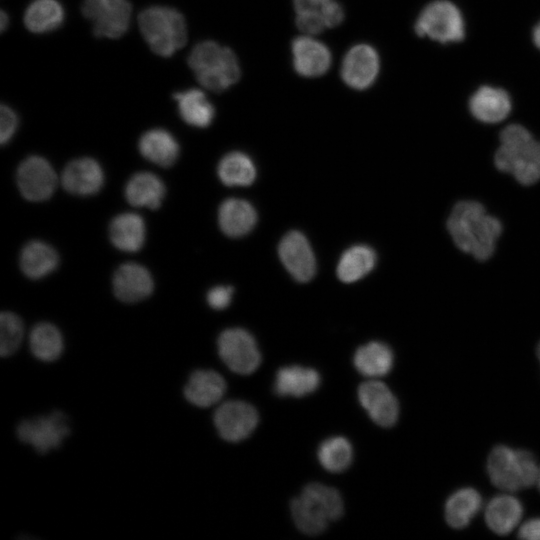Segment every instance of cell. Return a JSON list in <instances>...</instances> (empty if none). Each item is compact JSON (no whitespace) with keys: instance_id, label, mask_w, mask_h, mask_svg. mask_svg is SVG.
I'll list each match as a JSON object with an SVG mask.
<instances>
[{"instance_id":"6da1fadb","label":"cell","mask_w":540,"mask_h":540,"mask_svg":"<svg viewBox=\"0 0 540 540\" xmlns=\"http://www.w3.org/2000/svg\"><path fill=\"white\" fill-rule=\"evenodd\" d=\"M447 229L460 250L484 261L495 251L502 224L489 215L481 203L464 200L453 207L447 220Z\"/></svg>"},{"instance_id":"7a4b0ae2","label":"cell","mask_w":540,"mask_h":540,"mask_svg":"<svg viewBox=\"0 0 540 540\" xmlns=\"http://www.w3.org/2000/svg\"><path fill=\"white\" fill-rule=\"evenodd\" d=\"M494 159L500 171L512 174L523 185L540 180V141L520 124L502 130Z\"/></svg>"},{"instance_id":"3957f363","label":"cell","mask_w":540,"mask_h":540,"mask_svg":"<svg viewBox=\"0 0 540 540\" xmlns=\"http://www.w3.org/2000/svg\"><path fill=\"white\" fill-rule=\"evenodd\" d=\"M292 518L297 528L308 535L325 531L330 521L339 519L344 511L340 493L320 483L306 485L290 503Z\"/></svg>"},{"instance_id":"277c9868","label":"cell","mask_w":540,"mask_h":540,"mask_svg":"<svg viewBox=\"0 0 540 540\" xmlns=\"http://www.w3.org/2000/svg\"><path fill=\"white\" fill-rule=\"evenodd\" d=\"M188 65L205 88L221 92L235 84L241 75L235 53L215 41H203L191 50Z\"/></svg>"},{"instance_id":"5b68a950","label":"cell","mask_w":540,"mask_h":540,"mask_svg":"<svg viewBox=\"0 0 540 540\" xmlns=\"http://www.w3.org/2000/svg\"><path fill=\"white\" fill-rule=\"evenodd\" d=\"M141 34L157 55L170 57L187 41V26L184 16L168 6H150L138 16Z\"/></svg>"},{"instance_id":"8992f818","label":"cell","mask_w":540,"mask_h":540,"mask_svg":"<svg viewBox=\"0 0 540 540\" xmlns=\"http://www.w3.org/2000/svg\"><path fill=\"white\" fill-rule=\"evenodd\" d=\"M487 472L494 486L515 492L537 484L539 466L531 452L498 445L488 456Z\"/></svg>"},{"instance_id":"52a82bcc","label":"cell","mask_w":540,"mask_h":540,"mask_svg":"<svg viewBox=\"0 0 540 540\" xmlns=\"http://www.w3.org/2000/svg\"><path fill=\"white\" fill-rule=\"evenodd\" d=\"M415 32L418 36L440 43L458 42L465 36L464 18L452 2L436 0L429 3L419 14Z\"/></svg>"},{"instance_id":"ba28073f","label":"cell","mask_w":540,"mask_h":540,"mask_svg":"<svg viewBox=\"0 0 540 540\" xmlns=\"http://www.w3.org/2000/svg\"><path fill=\"white\" fill-rule=\"evenodd\" d=\"M81 10L97 37L119 38L129 28L132 6L128 0H83Z\"/></svg>"},{"instance_id":"9c48e42d","label":"cell","mask_w":540,"mask_h":540,"mask_svg":"<svg viewBox=\"0 0 540 540\" xmlns=\"http://www.w3.org/2000/svg\"><path fill=\"white\" fill-rule=\"evenodd\" d=\"M18 439L29 444L40 454H46L61 446L70 433L66 415L54 411L46 416L23 420L17 427Z\"/></svg>"},{"instance_id":"30bf717a","label":"cell","mask_w":540,"mask_h":540,"mask_svg":"<svg viewBox=\"0 0 540 540\" xmlns=\"http://www.w3.org/2000/svg\"><path fill=\"white\" fill-rule=\"evenodd\" d=\"M218 353L226 366L239 374L254 372L261 362V354L254 337L241 328L224 330L218 337Z\"/></svg>"},{"instance_id":"8fae6325","label":"cell","mask_w":540,"mask_h":540,"mask_svg":"<svg viewBox=\"0 0 540 540\" xmlns=\"http://www.w3.org/2000/svg\"><path fill=\"white\" fill-rule=\"evenodd\" d=\"M257 423L256 409L239 400L223 403L214 413V424L219 435L229 442L247 438L255 430Z\"/></svg>"},{"instance_id":"7c38bea8","label":"cell","mask_w":540,"mask_h":540,"mask_svg":"<svg viewBox=\"0 0 540 540\" xmlns=\"http://www.w3.org/2000/svg\"><path fill=\"white\" fill-rule=\"evenodd\" d=\"M57 177L50 163L40 156L26 158L18 167L17 184L23 197L43 201L54 192Z\"/></svg>"},{"instance_id":"4fadbf2b","label":"cell","mask_w":540,"mask_h":540,"mask_svg":"<svg viewBox=\"0 0 540 540\" xmlns=\"http://www.w3.org/2000/svg\"><path fill=\"white\" fill-rule=\"evenodd\" d=\"M379 68L377 51L371 45L357 44L343 59L341 77L349 87L365 90L375 82Z\"/></svg>"},{"instance_id":"5bb4252c","label":"cell","mask_w":540,"mask_h":540,"mask_svg":"<svg viewBox=\"0 0 540 540\" xmlns=\"http://www.w3.org/2000/svg\"><path fill=\"white\" fill-rule=\"evenodd\" d=\"M278 254L290 275L299 282H307L316 271V260L307 238L299 231H290L280 241Z\"/></svg>"},{"instance_id":"9a60e30c","label":"cell","mask_w":540,"mask_h":540,"mask_svg":"<svg viewBox=\"0 0 540 540\" xmlns=\"http://www.w3.org/2000/svg\"><path fill=\"white\" fill-rule=\"evenodd\" d=\"M358 398L377 425L387 428L397 422L399 403L384 383L374 380L362 383L358 388Z\"/></svg>"},{"instance_id":"2e32d148","label":"cell","mask_w":540,"mask_h":540,"mask_svg":"<svg viewBox=\"0 0 540 540\" xmlns=\"http://www.w3.org/2000/svg\"><path fill=\"white\" fill-rule=\"evenodd\" d=\"M293 67L304 77H317L330 68L332 57L328 47L308 36L297 37L292 45Z\"/></svg>"},{"instance_id":"e0dca14e","label":"cell","mask_w":540,"mask_h":540,"mask_svg":"<svg viewBox=\"0 0 540 540\" xmlns=\"http://www.w3.org/2000/svg\"><path fill=\"white\" fill-rule=\"evenodd\" d=\"M61 182L71 194L88 196L98 192L104 182L101 166L92 158L71 161L63 170Z\"/></svg>"},{"instance_id":"ac0fdd59","label":"cell","mask_w":540,"mask_h":540,"mask_svg":"<svg viewBox=\"0 0 540 540\" xmlns=\"http://www.w3.org/2000/svg\"><path fill=\"white\" fill-rule=\"evenodd\" d=\"M113 290L116 297L123 302H138L152 293L153 279L142 265L125 263L114 274Z\"/></svg>"},{"instance_id":"d6986e66","label":"cell","mask_w":540,"mask_h":540,"mask_svg":"<svg viewBox=\"0 0 540 540\" xmlns=\"http://www.w3.org/2000/svg\"><path fill=\"white\" fill-rule=\"evenodd\" d=\"M512 108L509 94L497 87L482 86L469 100L471 114L484 123H497L504 120Z\"/></svg>"},{"instance_id":"ffe728a7","label":"cell","mask_w":540,"mask_h":540,"mask_svg":"<svg viewBox=\"0 0 540 540\" xmlns=\"http://www.w3.org/2000/svg\"><path fill=\"white\" fill-rule=\"evenodd\" d=\"M218 221L221 230L227 236L241 237L254 228L257 212L248 201L229 198L219 208Z\"/></svg>"},{"instance_id":"44dd1931","label":"cell","mask_w":540,"mask_h":540,"mask_svg":"<svg viewBox=\"0 0 540 540\" xmlns=\"http://www.w3.org/2000/svg\"><path fill=\"white\" fill-rule=\"evenodd\" d=\"M225 390L226 384L220 374L212 370H197L185 385L184 395L193 405L209 407L222 398Z\"/></svg>"},{"instance_id":"7402d4cb","label":"cell","mask_w":540,"mask_h":540,"mask_svg":"<svg viewBox=\"0 0 540 540\" xmlns=\"http://www.w3.org/2000/svg\"><path fill=\"white\" fill-rule=\"evenodd\" d=\"M319 384L320 375L316 370L294 365L278 370L274 392L279 396L302 397L314 392Z\"/></svg>"},{"instance_id":"603a6c76","label":"cell","mask_w":540,"mask_h":540,"mask_svg":"<svg viewBox=\"0 0 540 540\" xmlns=\"http://www.w3.org/2000/svg\"><path fill=\"white\" fill-rule=\"evenodd\" d=\"M177 103L178 113L187 124L205 128L215 116V109L205 93L196 88L178 91L173 94Z\"/></svg>"},{"instance_id":"cb8c5ba5","label":"cell","mask_w":540,"mask_h":540,"mask_svg":"<svg viewBox=\"0 0 540 540\" xmlns=\"http://www.w3.org/2000/svg\"><path fill=\"white\" fill-rule=\"evenodd\" d=\"M144 158L159 166H171L179 155V145L174 136L161 128L146 131L138 144Z\"/></svg>"},{"instance_id":"d4e9b609","label":"cell","mask_w":540,"mask_h":540,"mask_svg":"<svg viewBox=\"0 0 540 540\" xmlns=\"http://www.w3.org/2000/svg\"><path fill=\"white\" fill-rule=\"evenodd\" d=\"M522 512V505L517 498L502 494L492 498L488 503L485 521L493 532L506 535L518 525Z\"/></svg>"},{"instance_id":"484cf974","label":"cell","mask_w":540,"mask_h":540,"mask_svg":"<svg viewBox=\"0 0 540 540\" xmlns=\"http://www.w3.org/2000/svg\"><path fill=\"white\" fill-rule=\"evenodd\" d=\"M165 195V187L160 178L149 172L133 175L125 187L127 201L136 207L157 209Z\"/></svg>"},{"instance_id":"4316f807","label":"cell","mask_w":540,"mask_h":540,"mask_svg":"<svg viewBox=\"0 0 540 540\" xmlns=\"http://www.w3.org/2000/svg\"><path fill=\"white\" fill-rule=\"evenodd\" d=\"M109 236L115 247L126 252H136L145 241V224L135 213L116 216L109 227Z\"/></svg>"},{"instance_id":"83f0119b","label":"cell","mask_w":540,"mask_h":540,"mask_svg":"<svg viewBox=\"0 0 540 540\" xmlns=\"http://www.w3.org/2000/svg\"><path fill=\"white\" fill-rule=\"evenodd\" d=\"M65 11L58 0H33L24 13L26 28L36 34L58 29L64 22Z\"/></svg>"},{"instance_id":"f1b7e54d","label":"cell","mask_w":540,"mask_h":540,"mask_svg":"<svg viewBox=\"0 0 540 540\" xmlns=\"http://www.w3.org/2000/svg\"><path fill=\"white\" fill-rule=\"evenodd\" d=\"M58 254L42 241L27 243L20 254V268L32 279L42 278L51 273L58 265Z\"/></svg>"},{"instance_id":"f546056e","label":"cell","mask_w":540,"mask_h":540,"mask_svg":"<svg viewBox=\"0 0 540 540\" xmlns=\"http://www.w3.org/2000/svg\"><path fill=\"white\" fill-rule=\"evenodd\" d=\"M393 352L385 343L372 341L357 349L353 362L365 376L386 375L393 366Z\"/></svg>"},{"instance_id":"4dcf8cb0","label":"cell","mask_w":540,"mask_h":540,"mask_svg":"<svg viewBox=\"0 0 540 540\" xmlns=\"http://www.w3.org/2000/svg\"><path fill=\"white\" fill-rule=\"evenodd\" d=\"M482 506L480 494L473 488L454 492L445 504V519L449 526L460 529L469 524Z\"/></svg>"},{"instance_id":"1f68e13d","label":"cell","mask_w":540,"mask_h":540,"mask_svg":"<svg viewBox=\"0 0 540 540\" xmlns=\"http://www.w3.org/2000/svg\"><path fill=\"white\" fill-rule=\"evenodd\" d=\"M376 264V254L367 245L347 249L339 259L337 276L345 283H352L366 276Z\"/></svg>"},{"instance_id":"d6a6232c","label":"cell","mask_w":540,"mask_h":540,"mask_svg":"<svg viewBox=\"0 0 540 540\" xmlns=\"http://www.w3.org/2000/svg\"><path fill=\"white\" fill-rule=\"evenodd\" d=\"M218 176L227 186H249L256 178L251 158L242 152L226 154L218 165Z\"/></svg>"},{"instance_id":"836d02e7","label":"cell","mask_w":540,"mask_h":540,"mask_svg":"<svg viewBox=\"0 0 540 540\" xmlns=\"http://www.w3.org/2000/svg\"><path fill=\"white\" fill-rule=\"evenodd\" d=\"M30 349L39 360L51 362L60 357L63 351V338L60 331L50 323H39L31 330Z\"/></svg>"},{"instance_id":"e575fe53","label":"cell","mask_w":540,"mask_h":540,"mask_svg":"<svg viewBox=\"0 0 540 540\" xmlns=\"http://www.w3.org/2000/svg\"><path fill=\"white\" fill-rule=\"evenodd\" d=\"M352 447L344 437H331L322 442L318 449L320 464L328 471L339 473L352 462Z\"/></svg>"},{"instance_id":"d590c367","label":"cell","mask_w":540,"mask_h":540,"mask_svg":"<svg viewBox=\"0 0 540 540\" xmlns=\"http://www.w3.org/2000/svg\"><path fill=\"white\" fill-rule=\"evenodd\" d=\"M23 323L12 312H2L0 315V355L8 357L19 347L23 337Z\"/></svg>"},{"instance_id":"8d00e7d4","label":"cell","mask_w":540,"mask_h":540,"mask_svg":"<svg viewBox=\"0 0 540 540\" xmlns=\"http://www.w3.org/2000/svg\"><path fill=\"white\" fill-rule=\"evenodd\" d=\"M296 25L301 31L307 34L320 33L326 27L321 14V8L297 13Z\"/></svg>"},{"instance_id":"74e56055","label":"cell","mask_w":540,"mask_h":540,"mask_svg":"<svg viewBox=\"0 0 540 540\" xmlns=\"http://www.w3.org/2000/svg\"><path fill=\"white\" fill-rule=\"evenodd\" d=\"M0 112V142L5 144L13 137L17 129L18 117L11 107L7 105H2Z\"/></svg>"},{"instance_id":"f35d334b","label":"cell","mask_w":540,"mask_h":540,"mask_svg":"<svg viewBox=\"0 0 540 540\" xmlns=\"http://www.w3.org/2000/svg\"><path fill=\"white\" fill-rule=\"evenodd\" d=\"M233 296L231 286H215L207 293L209 306L216 310H222L229 306Z\"/></svg>"},{"instance_id":"ab89813d","label":"cell","mask_w":540,"mask_h":540,"mask_svg":"<svg viewBox=\"0 0 540 540\" xmlns=\"http://www.w3.org/2000/svg\"><path fill=\"white\" fill-rule=\"evenodd\" d=\"M321 14L326 27L333 28L344 20V10L342 6L333 1H327L321 6Z\"/></svg>"},{"instance_id":"60d3db41","label":"cell","mask_w":540,"mask_h":540,"mask_svg":"<svg viewBox=\"0 0 540 540\" xmlns=\"http://www.w3.org/2000/svg\"><path fill=\"white\" fill-rule=\"evenodd\" d=\"M518 537L528 540H540V518L530 519L525 522L519 530Z\"/></svg>"},{"instance_id":"b9f144b4","label":"cell","mask_w":540,"mask_h":540,"mask_svg":"<svg viewBox=\"0 0 540 540\" xmlns=\"http://www.w3.org/2000/svg\"><path fill=\"white\" fill-rule=\"evenodd\" d=\"M534 44L540 49V22L535 26L532 34Z\"/></svg>"},{"instance_id":"7bdbcfd3","label":"cell","mask_w":540,"mask_h":540,"mask_svg":"<svg viewBox=\"0 0 540 540\" xmlns=\"http://www.w3.org/2000/svg\"><path fill=\"white\" fill-rule=\"evenodd\" d=\"M8 23H9L8 15L6 14L4 10H2L1 16H0V27L2 31H4L7 28Z\"/></svg>"},{"instance_id":"ee69618b","label":"cell","mask_w":540,"mask_h":540,"mask_svg":"<svg viewBox=\"0 0 540 540\" xmlns=\"http://www.w3.org/2000/svg\"><path fill=\"white\" fill-rule=\"evenodd\" d=\"M537 485L540 489V466H539V473H538V479H537Z\"/></svg>"},{"instance_id":"f6af8a7d","label":"cell","mask_w":540,"mask_h":540,"mask_svg":"<svg viewBox=\"0 0 540 540\" xmlns=\"http://www.w3.org/2000/svg\"><path fill=\"white\" fill-rule=\"evenodd\" d=\"M537 356L540 361V343L538 344V347H537Z\"/></svg>"},{"instance_id":"bcb514c9","label":"cell","mask_w":540,"mask_h":540,"mask_svg":"<svg viewBox=\"0 0 540 540\" xmlns=\"http://www.w3.org/2000/svg\"><path fill=\"white\" fill-rule=\"evenodd\" d=\"M316 1H318L320 3H325V2L330 1V0H316Z\"/></svg>"}]
</instances>
